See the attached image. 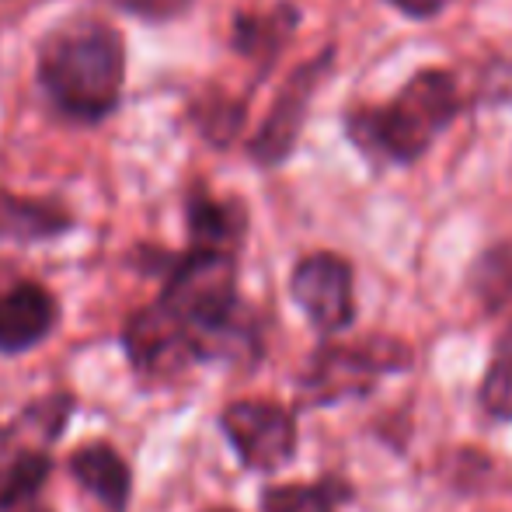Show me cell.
<instances>
[{
  "label": "cell",
  "mask_w": 512,
  "mask_h": 512,
  "mask_svg": "<svg viewBox=\"0 0 512 512\" xmlns=\"http://www.w3.org/2000/svg\"><path fill=\"white\" fill-rule=\"evenodd\" d=\"M189 230L196 248L230 251L244 237V209L237 203H216L209 196H192Z\"/></svg>",
  "instance_id": "cell-11"
},
{
  "label": "cell",
  "mask_w": 512,
  "mask_h": 512,
  "mask_svg": "<svg viewBox=\"0 0 512 512\" xmlns=\"http://www.w3.org/2000/svg\"><path fill=\"white\" fill-rule=\"evenodd\" d=\"M56 324V304L39 283H18L0 297V352L39 345Z\"/></svg>",
  "instance_id": "cell-8"
},
{
  "label": "cell",
  "mask_w": 512,
  "mask_h": 512,
  "mask_svg": "<svg viewBox=\"0 0 512 512\" xmlns=\"http://www.w3.org/2000/svg\"><path fill=\"white\" fill-rule=\"evenodd\" d=\"M460 98L446 70H422L401 88V95L384 108H359L349 115V133L370 154L384 161L408 164L429 150L439 129L450 126Z\"/></svg>",
  "instance_id": "cell-2"
},
{
  "label": "cell",
  "mask_w": 512,
  "mask_h": 512,
  "mask_svg": "<svg viewBox=\"0 0 512 512\" xmlns=\"http://www.w3.org/2000/svg\"><path fill=\"white\" fill-rule=\"evenodd\" d=\"M324 70H328V56H317L310 67L297 70L293 81L283 88L279 102L272 105L269 119H265V126L258 129L255 143H251V157H255L258 164H279L290 157L300 126H304V112H307L310 95H314V84Z\"/></svg>",
  "instance_id": "cell-6"
},
{
  "label": "cell",
  "mask_w": 512,
  "mask_h": 512,
  "mask_svg": "<svg viewBox=\"0 0 512 512\" xmlns=\"http://www.w3.org/2000/svg\"><path fill=\"white\" fill-rule=\"evenodd\" d=\"M70 471L74 478L88 488L91 495L105 502L112 512L126 509L129 499V467L122 464V457L105 443H91L70 457Z\"/></svg>",
  "instance_id": "cell-9"
},
{
  "label": "cell",
  "mask_w": 512,
  "mask_h": 512,
  "mask_svg": "<svg viewBox=\"0 0 512 512\" xmlns=\"http://www.w3.org/2000/svg\"><path fill=\"white\" fill-rule=\"evenodd\" d=\"M387 4H394L398 11H405L408 18H432V14L443 11L450 0H387Z\"/></svg>",
  "instance_id": "cell-17"
},
{
  "label": "cell",
  "mask_w": 512,
  "mask_h": 512,
  "mask_svg": "<svg viewBox=\"0 0 512 512\" xmlns=\"http://www.w3.org/2000/svg\"><path fill=\"white\" fill-rule=\"evenodd\" d=\"M129 363L147 377H171L196 359L192 335L164 304H154L129 317L126 324Z\"/></svg>",
  "instance_id": "cell-5"
},
{
  "label": "cell",
  "mask_w": 512,
  "mask_h": 512,
  "mask_svg": "<svg viewBox=\"0 0 512 512\" xmlns=\"http://www.w3.org/2000/svg\"><path fill=\"white\" fill-rule=\"evenodd\" d=\"M115 4L157 21V18H171V14H182L189 7V0H115Z\"/></svg>",
  "instance_id": "cell-16"
},
{
  "label": "cell",
  "mask_w": 512,
  "mask_h": 512,
  "mask_svg": "<svg viewBox=\"0 0 512 512\" xmlns=\"http://www.w3.org/2000/svg\"><path fill=\"white\" fill-rule=\"evenodd\" d=\"M32 512H49V509H32Z\"/></svg>",
  "instance_id": "cell-18"
},
{
  "label": "cell",
  "mask_w": 512,
  "mask_h": 512,
  "mask_svg": "<svg viewBox=\"0 0 512 512\" xmlns=\"http://www.w3.org/2000/svg\"><path fill=\"white\" fill-rule=\"evenodd\" d=\"M481 405L488 415L495 418H512V352L502 359H495L492 370L485 373V384H481Z\"/></svg>",
  "instance_id": "cell-15"
},
{
  "label": "cell",
  "mask_w": 512,
  "mask_h": 512,
  "mask_svg": "<svg viewBox=\"0 0 512 512\" xmlns=\"http://www.w3.org/2000/svg\"><path fill=\"white\" fill-rule=\"evenodd\" d=\"M349 499V488L338 481L317 485H279L262 495L265 512H335L338 502Z\"/></svg>",
  "instance_id": "cell-13"
},
{
  "label": "cell",
  "mask_w": 512,
  "mask_h": 512,
  "mask_svg": "<svg viewBox=\"0 0 512 512\" xmlns=\"http://www.w3.org/2000/svg\"><path fill=\"white\" fill-rule=\"evenodd\" d=\"M223 432L255 471H276L297 450V422L272 401H237L223 411Z\"/></svg>",
  "instance_id": "cell-3"
},
{
  "label": "cell",
  "mask_w": 512,
  "mask_h": 512,
  "mask_svg": "<svg viewBox=\"0 0 512 512\" xmlns=\"http://www.w3.org/2000/svg\"><path fill=\"white\" fill-rule=\"evenodd\" d=\"M126 77L122 39L105 21L84 18L56 28L39 53V84L63 115L102 122L115 112Z\"/></svg>",
  "instance_id": "cell-1"
},
{
  "label": "cell",
  "mask_w": 512,
  "mask_h": 512,
  "mask_svg": "<svg viewBox=\"0 0 512 512\" xmlns=\"http://www.w3.org/2000/svg\"><path fill=\"white\" fill-rule=\"evenodd\" d=\"M408 356H373L363 349H324L317 356L314 373L307 377V387L317 394V401H335V398H349V394H363L373 384L377 370H398L405 366Z\"/></svg>",
  "instance_id": "cell-7"
},
{
  "label": "cell",
  "mask_w": 512,
  "mask_h": 512,
  "mask_svg": "<svg viewBox=\"0 0 512 512\" xmlns=\"http://www.w3.org/2000/svg\"><path fill=\"white\" fill-rule=\"evenodd\" d=\"M293 25H297V11L286 4L272 14H262V18H248L244 14L234 25V46L248 56H258V60H272Z\"/></svg>",
  "instance_id": "cell-12"
},
{
  "label": "cell",
  "mask_w": 512,
  "mask_h": 512,
  "mask_svg": "<svg viewBox=\"0 0 512 512\" xmlns=\"http://www.w3.org/2000/svg\"><path fill=\"white\" fill-rule=\"evenodd\" d=\"M49 457L46 453H18L0 467V512L28 502L49 478Z\"/></svg>",
  "instance_id": "cell-14"
},
{
  "label": "cell",
  "mask_w": 512,
  "mask_h": 512,
  "mask_svg": "<svg viewBox=\"0 0 512 512\" xmlns=\"http://www.w3.org/2000/svg\"><path fill=\"white\" fill-rule=\"evenodd\" d=\"M293 300L321 331H342L356 317L352 269L338 255H307L293 269Z\"/></svg>",
  "instance_id": "cell-4"
},
{
  "label": "cell",
  "mask_w": 512,
  "mask_h": 512,
  "mask_svg": "<svg viewBox=\"0 0 512 512\" xmlns=\"http://www.w3.org/2000/svg\"><path fill=\"white\" fill-rule=\"evenodd\" d=\"M70 227V216L63 206L46 199H21L11 192H0V237L11 241H42L56 237Z\"/></svg>",
  "instance_id": "cell-10"
}]
</instances>
